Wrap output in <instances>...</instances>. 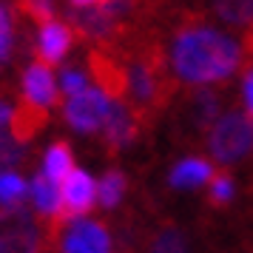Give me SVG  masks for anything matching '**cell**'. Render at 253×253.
Returning <instances> with one entry per match:
<instances>
[{"mask_svg":"<svg viewBox=\"0 0 253 253\" xmlns=\"http://www.w3.org/2000/svg\"><path fill=\"white\" fill-rule=\"evenodd\" d=\"M60 196H63V213L69 219L85 216L97 205V182L88 171L74 168V171L60 182Z\"/></svg>","mask_w":253,"mask_h":253,"instance_id":"cell-7","label":"cell"},{"mask_svg":"<svg viewBox=\"0 0 253 253\" xmlns=\"http://www.w3.org/2000/svg\"><path fill=\"white\" fill-rule=\"evenodd\" d=\"M23 160V145L14 134L0 131V171H12L14 162Z\"/></svg>","mask_w":253,"mask_h":253,"instance_id":"cell-21","label":"cell"},{"mask_svg":"<svg viewBox=\"0 0 253 253\" xmlns=\"http://www.w3.org/2000/svg\"><path fill=\"white\" fill-rule=\"evenodd\" d=\"M148 253H191V248H188V239H185L182 230L173 228V225H165L151 239Z\"/></svg>","mask_w":253,"mask_h":253,"instance_id":"cell-19","label":"cell"},{"mask_svg":"<svg viewBox=\"0 0 253 253\" xmlns=\"http://www.w3.org/2000/svg\"><path fill=\"white\" fill-rule=\"evenodd\" d=\"M29 196V182L17 171H0V208L14 211L23 208V199Z\"/></svg>","mask_w":253,"mask_h":253,"instance_id":"cell-16","label":"cell"},{"mask_svg":"<svg viewBox=\"0 0 253 253\" xmlns=\"http://www.w3.org/2000/svg\"><path fill=\"white\" fill-rule=\"evenodd\" d=\"M12 51V12L0 3V60L9 57Z\"/></svg>","mask_w":253,"mask_h":253,"instance_id":"cell-23","label":"cell"},{"mask_svg":"<svg viewBox=\"0 0 253 253\" xmlns=\"http://www.w3.org/2000/svg\"><path fill=\"white\" fill-rule=\"evenodd\" d=\"M208 154L219 165H236L253 154V120L239 111L222 114L208 131Z\"/></svg>","mask_w":253,"mask_h":253,"instance_id":"cell-2","label":"cell"},{"mask_svg":"<svg viewBox=\"0 0 253 253\" xmlns=\"http://www.w3.org/2000/svg\"><path fill=\"white\" fill-rule=\"evenodd\" d=\"M213 176V165L202 157H188V160H179L173 165L168 182L176 191H191V188H199V185H208Z\"/></svg>","mask_w":253,"mask_h":253,"instance_id":"cell-13","label":"cell"},{"mask_svg":"<svg viewBox=\"0 0 253 253\" xmlns=\"http://www.w3.org/2000/svg\"><path fill=\"white\" fill-rule=\"evenodd\" d=\"M74 26L83 29L85 35L91 37H103L111 32V26H114V17L108 12H103L100 6H91V9H80V12H74Z\"/></svg>","mask_w":253,"mask_h":253,"instance_id":"cell-17","label":"cell"},{"mask_svg":"<svg viewBox=\"0 0 253 253\" xmlns=\"http://www.w3.org/2000/svg\"><path fill=\"white\" fill-rule=\"evenodd\" d=\"M108 108H111V97L103 88H85V91L69 97L63 114L77 134H97V131H103Z\"/></svg>","mask_w":253,"mask_h":253,"instance_id":"cell-4","label":"cell"},{"mask_svg":"<svg viewBox=\"0 0 253 253\" xmlns=\"http://www.w3.org/2000/svg\"><path fill=\"white\" fill-rule=\"evenodd\" d=\"M40 230L26 208L0 211V253H37Z\"/></svg>","mask_w":253,"mask_h":253,"instance_id":"cell-6","label":"cell"},{"mask_svg":"<svg viewBox=\"0 0 253 253\" xmlns=\"http://www.w3.org/2000/svg\"><path fill=\"white\" fill-rule=\"evenodd\" d=\"M60 253H111V233L88 216H74L60 233Z\"/></svg>","mask_w":253,"mask_h":253,"instance_id":"cell-5","label":"cell"},{"mask_svg":"<svg viewBox=\"0 0 253 253\" xmlns=\"http://www.w3.org/2000/svg\"><path fill=\"white\" fill-rule=\"evenodd\" d=\"M57 88L66 94V97H74V94H80V91L88 88V77H85V71H80V69H63Z\"/></svg>","mask_w":253,"mask_h":253,"instance_id":"cell-22","label":"cell"},{"mask_svg":"<svg viewBox=\"0 0 253 253\" xmlns=\"http://www.w3.org/2000/svg\"><path fill=\"white\" fill-rule=\"evenodd\" d=\"M233 191H236V185H233V176L228 171H213L211 176V182H208V202L213 208H225L230 205V199H233Z\"/></svg>","mask_w":253,"mask_h":253,"instance_id":"cell-20","label":"cell"},{"mask_svg":"<svg viewBox=\"0 0 253 253\" xmlns=\"http://www.w3.org/2000/svg\"><path fill=\"white\" fill-rule=\"evenodd\" d=\"M74 6H80V9H91V6H100L103 0H71Z\"/></svg>","mask_w":253,"mask_h":253,"instance_id":"cell-27","label":"cell"},{"mask_svg":"<svg viewBox=\"0 0 253 253\" xmlns=\"http://www.w3.org/2000/svg\"><path fill=\"white\" fill-rule=\"evenodd\" d=\"M245 46L208 23L182 26L171 43V69L188 85H213L230 80L245 66Z\"/></svg>","mask_w":253,"mask_h":253,"instance_id":"cell-1","label":"cell"},{"mask_svg":"<svg viewBox=\"0 0 253 253\" xmlns=\"http://www.w3.org/2000/svg\"><path fill=\"white\" fill-rule=\"evenodd\" d=\"M23 97H26V105L40 108V111H46V108L57 103V83H54V74H51L46 63H35V66L26 69Z\"/></svg>","mask_w":253,"mask_h":253,"instance_id":"cell-8","label":"cell"},{"mask_svg":"<svg viewBox=\"0 0 253 253\" xmlns=\"http://www.w3.org/2000/svg\"><path fill=\"white\" fill-rule=\"evenodd\" d=\"M103 137L111 148H126L137 137V114L123 100H111L108 117L103 123Z\"/></svg>","mask_w":253,"mask_h":253,"instance_id":"cell-10","label":"cell"},{"mask_svg":"<svg viewBox=\"0 0 253 253\" xmlns=\"http://www.w3.org/2000/svg\"><path fill=\"white\" fill-rule=\"evenodd\" d=\"M12 120H14V108L6 100H0V131L12 126Z\"/></svg>","mask_w":253,"mask_h":253,"instance_id":"cell-26","label":"cell"},{"mask_svg":"<svg viewBox=\"0 0 253 253\" xmlns=\"http://www.w3.org/2000/svg\"><path fill=\"white\" fill-rule=\"evenodd\" d=\"M23 3V9L32 17H37L40 23H48L51 20V14H54V0H20Z\"/></svg>","mask_w":253,"mask_h":253,"instance_id":"cell-24","label":"cell"},{"mask_svg":"<svg viewBox=\"0 0 253 253\" xmlns=\"http://www.w3.org/2000/svg\"><path fill=\"white\" fill-rule=\"evenodd\" d=\"M74 171V154L66 142H54L51 148L43 154V176H48L51 182H63L69 173Z\"/></svg>","mask_w":253,"mask_h":253,"instance_id":"cell-15","label":"cell"},{"mask_svg":"<svg viewBox=\"0 0 253 253\" xmlns=\"http://www.w3.org/2000/svg\"><path fill=\"white\" fill-rule=\"evenodd\" d=\"M126 176L120 171H108L103 173V179L97 182V205L103 208H117L120 202H123V196H126Z\"/></svg>","mask_w":253,"mask_h":253,"instance_id":"cell-18","label":"cell"},{"mask_svg":"<svg viewBox=\"0 0 253 253\" xmlns=\"http://www.w3.org/2000/svg\"><path fill=\"white\" fill-rule=\"evenodd\" d=\"M91 69H94L97 83H100V88H103L111 100H120V97L126 94V69L117 66L111 57H105V54H94L91 57Z\"/></svg>","mask_w":253,"mask_h":253,"instance_id":"cell-14","label":"cell"},{"mask_svg":"<svg viewBox=\"0 0 253 253\" xmlns=\"http://www.w3.org/2000/svg\"><path fill=\"white\" fill-rule=\"evenodd\" d=\"M29 202L35 205V211L40 216H48V219H57V216H66L63 213V196H60V185L51 182L48 176L37 173L35 179L29 182Z\"/></svg>","mask_w":253,"mask_h":253,"instance_id":"cell-12","label":"cell"},{"mask_svg":"<svg viewBox=\"0 0 253 253\" xmlns=\"http://www.w3.org/2000/svg\"><path fill=\"white\" fill-rule=\"evenodd\" d=\"M126 91L131 100L142 111H154L168 100L171 83L165 80V69H162V57L157 51H148L145 57L134 60L126 69Z\"/></svg>","mask_w":253,"mask_h":253,"instance_id":"cell-3","label":"cell"},{"mask_svg":"<svg viewBox=\"0 0 253 253\" xmlns=\"http://www.w3.org/2000/svg\"><path fill=\"white\" fill-rule=\"evenodd\" d=\"M71 43H74V37H71V29L69 26L57 23V20H48L43 23L40 29V37H37V51H40V57L43 63H60V60L69 54Z\"/></svg>","mask_w":253,"mask_h":253,"instance_id":"cell-11","label":"cell"},{"mask_svg":"<svg viewBox=\"0 0 253 253\" xmlns=\"http://www.w3.org/2000/svg\"><path fill=\"white\" fill-rule=\"evenodd\" d=\"M222 117V97L219 91L199 85L196 91L188 94V103H185V120L194 131H211V126Z\"/></svg>","mask_w":253,"mask_h":253,"instance_id":"cell-9","label":"cell"},{"mask_svg":"<svg viewBox=\"0 0 253 253\" xmlns=\"http://www.w3.org/2000/svg\"><path fill=\"white\" fill-rule=\"evenodd\" d=\"M242 100H245V111L253 120V69H245L242 77Z\"/></svg>","mask_w":253,"mask_h":253,"instance_id":"cell-25","label":"cell"}]
</instances>
